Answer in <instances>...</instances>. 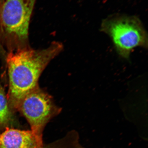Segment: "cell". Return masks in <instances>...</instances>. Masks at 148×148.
Wrapping results in <instances>:
<instances>
[{"mask_svg":"<svg viewBox=\"0 0 148 148\" xmlns=\"http://www.w3.org/2000/svg\"><path fill=\"white\" fill-rule=\"evenodd\" d=\"M63 49L62 43L55 41L43 49L29 47L7 53L5 63L9 88L7 96L10 108L17 110L24 97L38 87L39 79L44 70Z\"/></svg>","mask_w":148,"mask_h":148,"instance_id":"6da1fadb","label":"cell"},{"mask_svg":"<svg viewBox=\"0 0 148 148\" xmlns=\"http://www.w3.org/2000/svg\"><path fill=\"white\" fill-rule=\"evenodd\" d=\"M37 0H4L0 7V43L8 53L30 47L29 24Z\"/></svg>","mask_w":148,"mask_h":148,"instance_id":"7a4b0ae2","label":"cell"},{"mask_svg":"<svg viewBox=\"0 0 148 148\" xmlns=\"http://www.w3.org/2000/svg\"><path fill=\"white\" fill-rule=\"evenodd\" d=\"M101 32L111 38L120 56L128 59L135 48L147 49L148 34L140 18L122 13L111 14L103 19Z\"/></svg>","mask_w":148,"mask_h":148,"instance_id":"3957f363","label":"cell"},{"mask_svg":"<svg viewBox=\"0 0 148 148\" xmlns=\"http://www.w3.org/2000/svg\"><path fill=\"white\" fill-rule=\"evenodd\" d=\"M23 114L30 124L31 131L42 142L44 128L49 120L61 112L50 95L40 88L25 96L17 109Z\"/></svg>","mask_w":148,"mask_h":148,"instance_id":"277c9868","label":"cell"},{"mask_svg":"<svg viewBox=\"0 0 148 148\" xmlns=\"http://www.w3.org/2000/svg\"><path fill=\"white\" fill-rule=\"evenodd\" d=\"M0 148H43V146L31 130L6 127L0 134Z\"/></svg>","mask_w":148,"mask_h":148,"instance_id":"5b68a950","label":"cell"},{"mask_svg":"<svg viewBox=\"0 0 148 148\" xmlns=\"http://www.w3.org/2000/svg\"><path fill=\"white\" fill-rule=\"evenodd\" d=\"M11 119V112L7 96L0 84V127L8 124Z\"/></svg>","mask_w":148,"mask_h":148,"instance_id":"8992f818","label":"cell"},{"mask_svg":"<svg viewBox=\"0 0 148 148\" xmlns=\"http://www.w3.org/2000/svg\"><path fill=\"white\" fill-rule=\"evenodd\" d=\"M7 54V52L0 43V57L3 61L5 60Z\"/></svg>","mask_w":148,"mask_h":148,"instance_id":"52a82bcc","label":"cell"},{"mask_svg":"<svg viewBox=\"0 0 148 148\" xmlns=\"http://www.w3.org/2000/svg\"><path fill=\"white\" fill-rule=\"evenodd\" d=\"M4 0H0V7L1 5L2 4Z\"/></svg>","mask_w":148,"mask_h":148,"instance_id":"ba28073f","label":"cell"}]
</instances>
